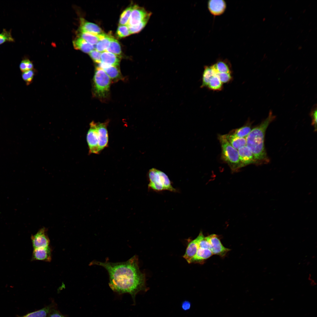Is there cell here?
Wrapping results in <instances>:
<instances>
[{
    "mask_svg": "<svg viewBox=\"0 0 317 317\" xmlns=\"http://www.w3.org/2000/svg\"><path fill=\"white\" fill-rule=\"evenodd\" d=\"M90 265H97L104 268L108 274L109 285L112 291L120 294L129 293L134 301L138 293L147 289L145 275L139 269L136 255L126 262H112L94 260Z\"/></svg>",
    "mask_w": 317,
    "mask_h": 317,
    "instance_id": "obj_1",
    "label": "cell"
},
{
    "mask_svg": "<svg viewBox=\"0 0 317 317\" xmlns=\"http://www.w3.org/2000/svg\"><path fill=\"white\" fill-rule=\"evenodd\" d=\"M275 118L272 111L270 110L267 118L252 129L246 137V146L253 154L257 164L265 163L269 161L264 148V138L267 128Z\"/></svg>",
    "mask_w": 317,
    "mask_h": 317,
    "instance_id": "obj_2",
    "label": "cell"
},
{
    "mask_svg": "<svg viewBox=\"0 0 317 317\" xmlns=\"http://www.w3.org/2000/svg\"><path fill=\"white\" fill-rule=\"evenodd\" d=\"M218 139L221 148V158L230 166L232 171L235 172L242 167L238 150L228 142L225 135H219Z\"/></svg>",
    "mask_w": 317,
    "mask_h": 317,
    "instance_id": "obj_3",
    "label": "cell"
},
{
    "mask_svg": "<svg viewBox=\"0 0 317 317\" xmlns=\"http://www.w3.org/2000/svg\"><path fill=\"white\" fill-rule=\"evenodd\" d=\"M111 80L105 71L97 67L93 78V93L94 96L103 100L108 96Z\"/></svg>",
    "mask_w": 317,
    "mask_h": 317,
    "instance_id": "obj_4",
    "label": "cell"
},
{
    "mask_svg": "<svg viewBox=\"0 0 317 317\" xmlns=\"http://www.w3.org/2000/svg\"><path fill=\"white\" fill-rule=\"evenodd\" d=\"M148 176L149 180V188L157 191L165 190L176 191L171 185L168 176L163 172L153 168L149 170Z\"/></svg>",
    "mask_w": 317,
    "mask_h": 317,
    "instance_id": "obj_5",
    "label": "cell"
},
{
    "mask_svg": "<svg viewBox=\"0 0 317 317\" xmlns=\"http://www.w3.org/2000/svg\"><path fill=\"white\" fill-rule=\"evenodd\" d=\"M152 13L146 10L144 7L134 5L128 23V27L141 25L145 27Z\"/></svg>",
    "mask_w": 317,
    "mask_h": 317,
    "instance_id": "obj_6",
    "label": "cell"
},
{
    "mask_svg": "<svg viewBox=\"0 0 317 317\" xmlns=\"http://www.w3.org/2000/svg\"><path fill=\"white\" fill-rule=\"evenodd\" d=\"M87 134L86 139L89 149V153L98 154V136L96 123L91 122Z\"/></svg>",
    "mask_w": 317,
    "mask_h": 317,
    "instance_id": "obj_7",
    "label": "cell"
},
{
    "mask_svg": "<svg viewBox=\"0 0 317 317\" xmlns=\"http://www.w3.org/2000/svg\"><path fill=\"white\" fill-rule=\"evenodd\" d=\"M210 246V250L213 254L218 255L223 257L230 250L229 249L224 246L218 236L213 234L205 237Z\"/></svg>",
    "mask_w": 317,
    "mask_h": 317,
    "instance_id": "obj_8",
    "label": "cell"
},
{
    "mask_svg": "<svg viewBox=\"0 0 317 317\" xmlns=\"http://www.w3.org/2000/svg\"><path fill=\"white\" fill-rule=\"evenodd\" d=\"M47 228H42L36 233L31 236V238L33 249L49 246L50 241L47 234Z\"/></svg>",
    "mask_w": 317,
    "mask_h": 317,
    "instance_id": "obj_9",
    "label": "cell"
},
{
    "mask_svg": "<svg viewBox=\"0 0 317 317\" xmlns=\"http://www.w3.org/2000/svg\"><path fill=\"white\" fill-rule=\"evenodd\" d=\"M108 123V122L96 123L98 133V147L99 152L108 145V136L107 129Z\"/></svg>",
    "mask_w": 317,
    "mask_h": 317,
    "instance_id": "obj_10",
    "label": "cell"
},
{
    "mask_svg": "<svg viewBox=\"0 0 317 317\" xmlns=\"http://www.w3.org/2000/svg\"><path fill=\"white\" fill-rule=\"evenodd\" d=\"M238 151L242 167L251 164H257L253 154L246 145L241 147Z\"/></svg>",
    "mask_w": 317,
    "mask_h": 317,
    "instance_id": "obj_11",
    "label": "cell"
},
{
    "mask_svg": "<svg viewBox=\"0 0 317 317\" xmlns=\"http://www.w3.org/2000/svg\"><path fill=\"white\" fill-rule=\"evenodd\" d=\"M52 250L50 246L39 248L33 249L32 260L50 262L51 260Z\"/></svg>",
    "mask_w": 317,
    "mask_h": 317,
    "instance_id": "obj_12",
    "label": "cell"
},
{
    "mask_svg": "<svg viewBox=\"0 0 317 317\" xmlns=\"http://www.w3.org/2000/svg\"><path fill=\"white\" fill-rule=\"evenodd\" d=\"M208 7L210 13L215 16L222 14L226 8V4L223 0H210L208 2Z\"/></svg>",
    "mask_w": 317,
    "mask_h": 317,
    "instance_id": "obj_13",
    "label": "cell"
},
{
    "mask_svg": "<svg viewBox=\"0 0 317 317\" xmlns=\"http://www.w3.org/2000/svg\"><path fill=\"white\" fill-rule=\"evenodd\" d=\"M79 32H86L96 35L104 33L102 29L97 25L89 22L84 19L80 18Z\"/></svg>",
    "mask_w": 317,
    "mask_h": 317,
    "instance_id": "obj_14",
    "label": "cell"
},
{
    "mask_svg": "<svg viewBox=\"0 0 317 317\" xmlns=\"http://www.w3.org/2000/svg\"><path fill=\"white\" fill-rule=\"evenodd\" d=\"M213 255L211 250L209 249L198 247L196 254L191 260L190 263H202Z\"/></svg>",
    "mask_w": 317,
    "mask_h": 317,
    "instance_id": "obj_15",
    "label": "cell"
},
{
    "mask_svg": "<svg viewBox=\"0 0 317 317\" xmlns=\"http://www.w3.org/2000/svg\"><path fill=\"white\" fill-rule=\"evenodd\" d=\"M99 67L105 71L111 80L115 81L122 79V76L118 66L108 65L100 63Z\"/></svg>",
    "mask_w": 317,
    "mask_h": 317,
    "instance_id": "obj_16",
    "label": "cell"
},
{
    "mask_svg": "<svg viewBox=\"0 0 317 317\" xmlns=\"http://www.w3.org/2000/svg\"><path fill=\"white\" fill-rule=\"evenodd\" d=\"M121 57L105 51L101 53L100 63L108 65L118 66L119 65Z\"/></svg>",
    "mask_w": 317,
    "mask_h": 317,
    "instance_id": "obj_17",
    "label": "cell"
},
{
    "mask_svg": "<svg viewBox=\"0 0 317 317\" xmlns=\"http://www.w3.org/2000/svg\"><path fill=\"white\" fill-rule=\"evenodd\" d=\"M199 240V237L198 235L195 239L190 241L188 243L183 257L188 263H190L191 260L196 254L198 247Z\"/></svg>",
    "mask_w": 317,
    "mask_h": 317,
    "instance_id": "obj_18",
    "label": "cell"
},
{
    "mask_svg": "<svg viewBox=\"0 0 317 317\" xmlns=\"http://www.w3.org/2000/svg\"><path fill=\"white\" fill-rule=\"evenodd\" d=\"M73 46L76 49L89 53L95 49V46L88 43L82 38L78 37L73 41Z\"/></svg>",
    "mask_w": 317,
    "mask_h": 317,
    "instance_id": "obj_19",
    "label": "cell"
},
{
    "mask_svg": "<svg viewBox=\"0 0 317 317\" xmlns=\"http://www.w3.org/2000/svg\"><path fill=\"white\" fill-rule=\"evenodd\" d=\"M106 34L103 33L100 35H96L86 33L78 32L77 35L88 43L93 45L96 44L100 40L103 38Z\"/></svg>",
    "mask_w": 317,
    "mask_h": 317,
    "instance_id": "obj_20",
    "label": "cell"
},
{
    "mask_svg": "<svg viewBox=\"0 0 317 317\" xmlns=\"http://www.w3.org/2000/svg\"><path fill=\"white\" fill-rule=\"evenodd\" d=\"M217 74L212 65L205 66L202 75V84L201 87L207 86L210 80Z\"/></svg>",
    "mask_w": 317,
    "mask_h": 317,
    "instance_id": "obj_21",
    "label": "cell"
},
{
    "mask_svg": "<svg viewBox=\"0 0 317 317\" xmlns=\"http://www.w3.org/2000/svg\"><path fill=\"white\" fill-rule=\"evenodd\" d=\"M225 136L229 143L237 150L241 147L246 145V138L239 137L230 133Z\"/></svg>",
    "mask_w": 317,
    "mask_h": 317,
    "instance_id": "obj_22",
    "label": "cell"
},
{
    "mask_svg": "<svg viewBox=\"0 0 317 317\" xmlns=\"http://www.w3.org/2000/svg\"><path fill=\"white\" fill-rule=\"evenodd\" d=\"M252 130L251 124L249 123L240 128L232 130L230 133L239 137L246 138Z\"/></svg>",
    "mask_w": 317,
    "mask_h": 317,
    "instance_id": "obj_23",
    "label": "cell"
},
{
    "mask_svg": "<svg viewBox=\"0 0 317 317\" xmlns=\"http://www.w3.org/2000/svg\"><path fill=\"white\" fill-rule=\"evenodd\" d=\"M112 37L111 36L106 35L95 45L96 50L100 52L106 51L109 45Z\"/></svg>",
    "mask_w": 317,
    "mask_h": 317,
    "instance_id": "obj_24",
    "label": "cell"
},
{
    "mask_svg": "<svg viewBox=\"0 0 317 317\" xmlns=\"http://www.w3.org/2000/svg\"><path fill=\"white\" fill-rule=\"evenodd\" d=\"M106 51L121 57L122 51L120 44L118 41L112 36L109 45Z\"/></svg>",
    "mask_w": 317,
    "mask_h": 317,
    "instance_id": "obj_25",
    "label": "cell"
},
{
    "mask_svg": "<svg viewBox=\"0 0 317 317\" xmlns=\"http://www.w3.org/2000/svg\"><path fill=\"white\" fill-rule=\"evenodd\" d=\"M51 310V307L48 306L21 317H48Z\"/></svg>",
    "mask_w": 317,
    "mask_h": 317,
    "instance_id": "obj_26",
    "label": "cell"
},
{
    "mask_svg": "<svg viewBox=\"0 0 317 317\" xmlns=\"http://www.w3.org/2000/svg\"><path fill=\"white\" fill-rule=\"evenodd\" d=\"M134 6V5L131 4L123 11L120 16L119 22V25H127Z\"/></svg>",
    "mask_w": 317,
    "mask_h": 317,
    "instance_id": "obj_27",
    "label": "cell"
},
{
    "mask_svg": "<svg viewBox=\"0 0 317 317\" xmlns=\"http://www.w3.org/2000/svg\"><path fill=\"white\" fill-rule=\"evenodd\" d=\"M212 66L217 73H230V70L228 65L224 61H218L212 65Z\"/></svg>",
    "mask_w": 317,
    "mask_h": 317,
    "instance_id": "obj_28",
    "label": "cell"
},
{
    "mask_svg": "<svg viewBox=\"0 0 317 317\" xmlns=\"http://www.w3.org/2000/svg\"><path fill=\"white\" fill-rule=\"evenodd\" d=\"M207 87L212 90H219L222 88V83L216 75L210 80Z\"/></svg>",
    "mask_w": 317,
    "mask_h": 317,
    "instance_id": "obj_29",
    "label": "cell"
},
{
    "mask_svg": "<svg viewBox=\"0 0 317 317\" xmlns=\"http://www.w3.org/2000/svg\"><path fill=\"white\" fill-rule=\"evenodd\" d=\"M7 42H14L15 40L11 35V29L8 31L4 28L0 33V45Z\"/></svg>",
    "mask_w": 317,
    "mask_h": 317,
    "instance_id": "obj_30",
    "label": "cell"
},
{
    "mask_svg": "<svg viewBox=\"0 0 317 317\" xmlns=\"http://www.w3.org/2000/svg\"><path fill=\"white\" fill-rule=\"evenodd\" d=\"M131 34L127 25H119L116 31V35L119 38L127 37Z\"/></svg>",
    "mask_w": 317,
    "mask_h": 317,
    "instance_id": "obj_31",
    "label": "cell"
},
{
    "mask_svg": "<svg viewBox=\"0 0 317 317\" xmlns=\"http://www.w3.org/2000/svg\"><path fill=\"white\" fill-rule=\"evenodd\" d=\"M33 68L32 62L27 58L23 59L19 65L20 69L23 72L32 70Z\"/></svg>",
    "mask_w": 317,
    "mask_h": 317,
    "instance_id": "obj_32",
    "label": "cell"
},
{
    "mask_svg": "<svg viewBox=\"0 0 317 317\" xmlns=\"http://www.w3.org/2000/svg\"><path fill=\"white\" fill-rule=\"evenodd\" d=\"M35 75V72L32 69L23 72L22 77L26 84L28 85L32 82Z\"/></svg>",
    "mask_w": 317,
    "mask_h": 317,
    "instance_id": "obj_33",
    "label": "cell"
},
{
    "mask_svg": "<svg viewBox=\"0 0 317 317\" xmlns=\"http://www.w3.org/2000/svg\"><path fill=\"white\" fill-rule=\"evenodd\" d=\"M90 57L95 62L100 64L101 63V53L96 50H93L89 53Z\"/></svg>",
    "mask_w": 317,
    "mask_h": 317,
    "instance_id": "obj_34",
    "label": "cell"
},
{
    "mask_svg": "<svg viewBox=\"0 0 317 317\" xmlns=\"http://www.w3.org/2000/svg\"><path fill=\"white\" fill-rule=\"evenodd\" d=\"M216 75L222 83L229 82L232 78L230 73H219Z\"/></svg>",
    "mask_w": 317,
    "mask_h": 317,
    "instance_id": "obj_35",
    "label": "cell"
},
{
    "mask_svg": "<svg viewBox=\"0 0 317 317\" xmlns=\"http://www.w3.org/2000/svg\"><path fill=\"white\" fill-rule=\"evenodd\" d=\"M317 109L316 107L312 109L310 113L311 116L312 118V124L315 127V129L316 130L317 127Z\"/></svg>",
    "mask_w": 317,
    "mask_h": 317,
    "instance_id": "obj_36",
    "label": "cell"
},
{
    "mask_svg": "<svg viewBox=\"0 0 317 317\" xmlns=\"http://www.w3.org/2000/svg\"><path fill=\"white\" fill-rule=\"evenodd\" d=\"M48 317H66L62 315L57 310H53L51 311Z\"/></svg>",
    "mask_w": 317,
    "mask_h": 317,
    "instance_id": "obj_37",
    "label": "cell"
},
{
    "mask_svg": "<svg viewBox=\"0 0 317 317\" xmlns=\"http://www.w3.org/2000/svg\"><path fill=\"white\" fill-rule=\"evenodd\" d=\"M191 307V303L188 301H183L181 307L182 309L184 311H187L189 310Z\"/></svg>",
    "mask_w": 317,
    "mask_h": 317,
    "instance_id": "obj_38",
    "label": "cell"
}]
</instances>
